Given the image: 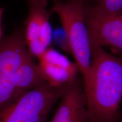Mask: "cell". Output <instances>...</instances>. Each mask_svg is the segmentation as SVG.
Instances as JSON below:
<instances>
[{
  "instance_id": "3957f363",
  "label": "cell",
  "mask_w": 122,
  "mask_h": 122,
  "mask_svg": "<svg viewBox=\"0 0 122 122\" xmlns=\"http://www.w3.org/2000/svg\"><path fill=\"white\" fill-rule=\"evenodd\" d=\"M46 81L0 106V122H46L57 97Z\"/></svg>"
},
{
  "instance_id": "52a82bcc",
  "label": "cell",
  "mask_w": 122,
  "mask_h": 122,
  "mask_svg": "<svg viewBox=\"0 0 122 122\" xmlns=\"http://www.w3.org/2000/svg\"><path fill=\"white\" fill-rule=\"evenodd\" d=\"M38 66L44 80L54 88H58L74 80L77 68L65 55L52 48L38 57Z\"/></svg>"
},
{
  "instance_id": "8fae6325",
  "label": "cell",
  "mask_w": 122,
  "mask_h": 122,
  "mask_svg": "<svg viewBox=\"0 0 122 122\" xmlns=\"http://www.w3.org/2000/svg\"><path fill=\"white\" fill-rule=\"evenodd\" d=\"M50 1H53V0H50ZM59 1H65V2H81L83 3L84 5H88L90 4L93 0H59Z\"/></svg>"
},
{
  "instance_id": "7a4b0ae2",
  "label": "cell",
  "mask_w": 122,
  "mask_h": 122,
  "mask_svg": "<svg viewBox=\"0 0 122 122\" xmlns=\"http://www.w3.org/2000/svg\"><path fill=\"white\" fill-rule=\"evenodd\" d=\"M51 10L58 16L78 70L81 74L85 88L89 83L92 62V48L85 23L84 4L53 0Z\"/></svg>"
},
{
  "instance_id": "8992f818",
  "label": "cell",
  "mask_w": 122,
  "mask_h": 122,
  "mask_svg": "<svg viewBox=\"0 0 122 122\" xmlns=\"http://www.w3.org/2000/svg\"><path fill=\"white\" fill-rule=\"evenodd\" d=\"M45 81L33 58L15 72L0 73V106L15 100Z\"/></svg>"
},
{
  "instance_id": "ba28073f",
  "label": "cell",
  "mask_w": 122,
  "mask_h": 122,
  "mask_svg": "<svg viewBox=\"0 0 122 122\" xmlns=\"http://www.w3.org/2000/svg\"><path fill=\"white\" fill-rule=\"evenodd\" d=\"M88 115L85 96L72 88L63 96L50 122H86Z\"/></svg>"
},
{
  "instance_id": "277c9868",
  "label": "cell",
  "mask_w": 122,
  "mask_h": 122,
  "mask_svg": "<svg viewBox=\"0 0 122 122\" xmlns=\"http://www.w3.org/2000/svg\"><path fill=\"white\" fill-rule=\"evenodd\" d=\"M49 0H27L28 13L23 25L25 43L32 57H39L50 48L53 31Z\"/></svg>"
},
{
  "instance_id": "5b68a950",
  "label": "cell",
  "mask_w": 122,
  "mask_h": 122,
  "mask_svg": "<svg viewBox=\"0 0 122 122\" xmlns=\"http://www.w3.org/2000/svg\"><path fill=\"white\" fill-rule=\"evenodd\" d=\"M84 12L91 46L106 47L122 57V11L110 15Z\"/></svg>"
},
{
  "instance_id": "6da1fadb",
  "label": "cell",
  "mask_w": 122,
  "mask_h": 122,
  "mask_svg": "<svg viewBox=\"0 0 122 122\" xmlns=\"http://www.w3.org/2000/svg\"><path fill=\"white\" fill-rule=\"evenodd\" d=\"M89 83L85 88L88 114L94 122H113L122 101V57L91 46Z\"/></svg>"
},
{
  "instance_id": "30bf717a",
  "label": "cell",
  "mask_w": 122,
  "mask_h": 122,
  "mask_svg": "<svg viewBox=\"0 0 122 122\" xmlns=\"http://www.w3.org/2000/svg\"><path fill=\"white\" fill-rule=\"evenodd\" d=\"M5 9L4 8H2V7H0V41L2 40L3 38V31H2V15L4 14Z\"/></svg>"
},
{
  "instance_id": "9c48e42d",
  "label": "cell",
  "mask_w": 122,
  "mask_h": 122,
  "mask_svg": "<svg viewBox=\"0 0 122 122\" xmlns=\"http://www.w3.org/2000/svg\"><path fill=\"white\" fill-rule=\"evenodd\" d=\"M85 11L99 15H110L122 11V0H93L84 5Z\"/></svg>"
}]
</instances>
